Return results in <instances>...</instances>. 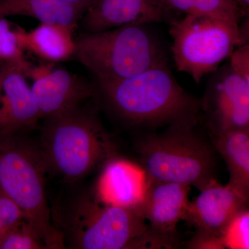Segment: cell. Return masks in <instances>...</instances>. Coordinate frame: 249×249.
Instances as JSON below:
<instances>
[{"mask_svg":"<svg viewBox=\"0 0 249 249\" xmlns=\"http://www.w3.org/2000/svg\"><path fill=\"white\" fill-rule=\"evenodd\" d=\"M99 87L109 109L140 132L177 124L196 126L203 119L201 99L180 86L167 62Z\"/></svg>","mask_w":249,"mask_h":249,"instance_id":"6da1fadb","label":"cell"},{"mask_svg":"<svg viewBox=\"0 0 249 249\" xmlns=\"http://www.w3.org/2000/svg\"><path fill=\"white\" fill-rule=\"evenodd\" d=\"M40 141L47 171L71 182L102 169L119 156L96 113L79 106L45 119Z\"/></svg>","mask_w":249,"mask_h":249,"instance_id":"7a4b0ae2","label":"cell"},{"mask_svg":"<svg viewBox=\"0 0 249 249\" xmlns=\"http://www.w3.org/2000/svg\"><path fill=\"white\" fill-rule=\"evenodd\" d=\"M196 126L170 125L139 133L134 149L152 181L182 183L201 191L217 180V152Z\"/></svg>","mask_w":249,"mask_h":249,"instance_id":"3957f363","label":"cell"},{"mask_svg":"<svg viewBox=\"0 0 249 249\" xmlns=\"http://www.w3.org/2000/svg\"><path fill=\"white\" fill-rule=\"evenodd\" d=\"M64 245L78 249H173L142 212L103 204L93 193L77 196L64 216Z\"/></svg>","mask_w":249,"mask_h":249,"instance_id":"277c9868","label":"cell"},{"mask_svg":"<svg viewBox=\"0 0 249 249\" xmlns=\"http://www.w3.org/2000/svg\"><path fill=\"white\" fill-rule=\"evenodd\" d=\"M47 168L40 146L21 134L0 137V193L14 201L47 249L64 245L62 232L52 222L46 196Z\"/></svg>","mask_w":249,"mask_h":249,"instance_id":"5b68a950","label":"cell"},{"mask_svg":"<svg viewBox=\"0 0 249 249\" xmlns=\"http://www.w3.org/2000/svg\"><path fill=\"white\" fill-rule=\"evenodd\" d=\"M74 55L98 83L124 80L167 62L162 46L147 24L85 32L76 40Z\"/></svg>","mask_w":249,"mask_h":249,"instance_id":"8992f818","label":"cell"},{"mask_svg":"<svg viewBox=\"0 0 249 249\" xmlns=\"http://www.w3.org/2000/svg\"><path fill=\"white\" fill-rule=\"evenodd\" d=\"M171 50L178 71L196 83L216 71L237 47L247 43L248 34L240 23L209 16L186 15L173 21Z\"/></svg>","mask_w":249,"mask_h":249,"instance_id":"52a82bcc","label":"cell"},{"mask_svg":"<svg viewBox=\"0 0 249 249\" xmlns=\"http://www.w3.org/2000/svg\"><path fill=\"white\" fill-rule=\"evenodd\" d=\"M211 73L201 99L209 135L249 129V83L234 73L229 63Z\"/></svg>","mask_w":249,"mask_h":249,"instance_id":"ba28073f","label":"cell"},{"mask_svg":"<svg viewBox=\"0 0 249 249\" xmlns=\"http://www.w3.org/2000/svg\"><path fill=\"white\" fill-rule=\"evenodd\" d=\"M27 77L34 80L31 89L37 101L41 119L78 107L92 95L91 87L84 80L50 65L31 66Z\"/></svg>","mask_w":249,"mask_h":249,"instance_id":"9c48e42d","label":"cell"},{"mask_svg":"<svg viewBox=\"0 0 249 249\" xmlns=\"http://www.w3.org/2000/svg\"><path fill=\"white\" fill-rule=\"evenodd\" d=\"M101 170L93 192L96 199L109 206L142 213L151 180L140 163L117 156Z\"/></svg>","mask_w":249,"mask_h":249,"instance_id":"30bf717a","label":"cell"},{"mask_svg":"<svg viewBox=\"0 0 249 249\" xmlns=\"http://www.w3.org/2000/svg\"><path fill=\"white\" fill-rule=\"evenodd\" d=\"M248 202L249 199L231 187L223 186L214 180L189 202L183 220L196 228V234L220 240L224 228L237 214L247 209Z\"/></svg>","mask_w":249,"mask_h":249,"instance_id":"8fae6325","label":"cell"},{"mask_svg":"<svg viewBox=\"0 0 249 249\" xmlns=\"http://www.w3.org/2000/svg\"><path fill=\"white\" fill-rule=\"evenodd\" d=\"M169 11L160 0H92L82 16L85 33L165 21Z\"/></svg>","mask_w":249,"mask_h":249,"instance_id":"7c38bea8","label":"cell"},{"mask_svg":"<svg viewBox=\"0 0 249 249\" xmlns=\"http://www.w3.org/2000/svg\"><path fill=\"white\" fill-rule=\"evenodd\" d=\"M24 72L5 65L0 73V137L35 128L40 120L37 101Z\"/></svg>","mask_w":249,"mask_h":249,"instance_id":"4fadbf2b","label":"cell"},{"mask_svg":"<svg viewBox=\"0 0 249 249\" xmlns=\"http://www.w3.org/2000/svg\"><path fill=\"white\" fill-rule=\"evenodd\" d=\"M189 185L152 181L142 213L152 231L177 248V226L186 214L189 204Z\"/></svg>","mask_w":249,"mask_h":249,"instance_id":"5bb4252c","label":"cell"},{"mask_svg":"<svg viewBox=\"0 0 249 249\" xmlns=\"http://www.w3.org/2000/svg\"><path fill=\"white\" fill-rule=\"evenodd\" d=\"M214 149L227 164L228 185L249 198V129L209 136Z\"/></svg>","mask_w":249,"mask_h":249,"instance_id":"9a60e30c","label":"cell"},{"mask_svg":"<svg viewBox=\"0 0 249 249\" xmlns=\"http://www.w3.org/2000/svg\"><path fill=\"white\" fill-rule=\"evenodd\" d=\"M84 12L62 0H0V18L28 16L44 24L63 26L72 31Z\"/></svg>","mask_w":249,"mask_h":249,"instance_id":"2e32d148","label":"cell"},{"mask_svg":"<svg viewBox=\"0 0 249 249\" xmlns=\"http://www.w3.org/2000/svg\"><path fill=\"white\" fill-rule=\"evenodd\" d=\"M72 30L57 24L41 23L34 30L27 32L19 28V36L24 49L46 61H64L74 55L76 40Z\"/></svg>","mask_w":249,"mask_h":249,"instance_id":"e0dca14e","label":"cell"},{"mask_svg":"<svg viewBox=\"0 0 249 249\" xmlns=\"http://www.w3.org/2000/svg\"><path fill=\"white\" fill-rule=\"evenodd\" d=\"M168 11L186 15L209 16L240 23L242 14L234 0H160Z\"/></svg>","mask_w":249,"mask_h":249,"instance_id":"ac0fdd59","label":"cell"},{"mask_svg":"<svg viewBox=\"0 0 249 249\" xmlns=\"http://www.w3.org/2000/svg\"><path fill=\"white\" fill-rule=\"evenodd\" d=\"M24 50L19 28L13 29L9 20L0 18V60L20 69L27 76L31 65L26 60Z\"/></svg>","mask_w":249,"mask_h":249,"instance_id":"d6986e66","label":"cell"},{"mask_svg":"<svg viewBox=\"0 0 249 249\" xmlns=\"http://www.w3.org/2000/svg\"><path fill=\"white\" fill-rule=\"evenodd\" d=\"M0 249H40L47 247L35 229L24 218L0 239Z\"/></svg>","mask_w":249,"mask_h":249,"instance_id":"ffe728a7","label":"cell"},{"mask_svg":"<svg viewBox=\"0 0 249 249\" xmlns=\"http://www.w3.org/2000/svg\"><path fill=\"white\" fill-rule=\"evenodd\" d=\"M249 212L247 209L237 214L224 228L220 235L223 248H249Z\"/></svg>","mask_w":249,"mask_h":249,"instance_id":"44dd1931","label":"cell"},{"mask_svg":"<svg viewBox=\"0 0 249 249\" xmlns=\"http://www.w3.org/2000/svg\"><path fill=\"white\" fill-rule=\"evenodd\" d=\"M24 218L25 216L19 206L0 193V239Z\"/></svg>","mask_w":249,"mask_h":249,"instance_id":"7402d4cb","label":"cell"},{"mask_svg":"<svg viewBox=\"0 0 249 249\" xmlns=\"http://www.w3.org/2000/svg\"><path fill=\"white\" fill-rule=\"evenodd\" d=\"M229 64L234 73L249 83V45L237 47L229 56Z\"/></svg>","mask_w":249,"mask_h":249,"instance_id":"603a6c76","label":"cell"},{"mask_svg":"<svg viewBox=\"0 0 249 249\" xmlns=\"http://www.w3.org/2000/svg\"><path fill=\"white\" fill-rule=\"evenodd\" d=\"M62 1H65L67 4H71L72 6H76L85 11L92 0H62Z\"/></svg>","mask_w":249,"mask_h":249,"instance_id":"cb8c5ba5","label":"cell"},{"mask_svg":"<svg viewBox=\"0 0 249 249\" xmlns=\"http://www.w3.org/2000/svg\"><path fill=\"white\" fill-rule=\"evenodd\" d=\"M240 7L242 16H247L249 13V0H236Z\"/></svg>","mask_w":249,"mask_h":249,"instance_id":"d4e9b609","label":"cell"},{"mask_svg":"<svg viewBox=\"0 0 249 249\" xmlns=\"http://www.w3.org/2000/svg\"><path fill=\"white\" fill-rule=\"evenodd\" d=\"M1 80H0V98H1Z\"/></svg>","mask_w":249,"mask_h":249,"instance_id":"484cf974","label":"cell"},{"mask_svg":"<svg viewBox=\"0 0 249 249\" xmlns=\"http://www.w3.org/2000/svg\"><path fill=\"white\" fill-rule=\"evenodd\" d=\"M234 1H236V0H234ZM236 2H237V1H236Z\"/></svg>","mask_w":249,"mask_h":249,"instance_id":"4316f807","label":"cell"}]
</instances>
